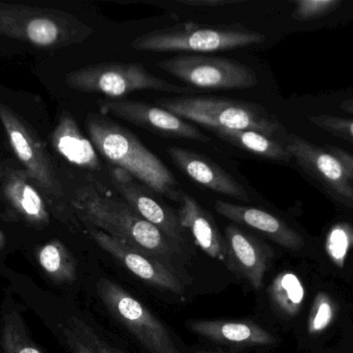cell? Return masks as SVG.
Wrapping results in <instances>:
<instances>
[{"instance_id":"277c9868","label":"cell","mask_w":353,"mask_h":353,"mask_svg":"<svg viewBox=\"0 0 353 353\" xmlns=\"http://www.w3.org/2000/svg\"><path fill=\"white\" fill-rule=\"evenodd\" d=\"M94 29L63 10L0 2V35L37 47L60 48L80 44Z\"/></svg>"},{"instance_id":"e0dca14e","label":"cell","mask_w":353,"mask_h":353,"mask_svg":"<svg viewBox=\"0 0 353 353\" xmlns=\"http://www.w3.org/2000/svg\"><path fill=\"white\" fill-rule=\"evenodd\" d=\"M188 327L195 335L223 345L250 347L277 343L271 333L250 321H195Z\"/></svg>"},{"instance_id":"5b68a950","label":"cell","mask_w":353,"mask_h":353,"mask_svg":"<svg viewBox=\"0 0 353 353\" xmlns=\"http://www.w3.org/2000/svg\"><path fill=\"white\" fill-rule=\"evenodd\" d=\"M157 105L179 117L203 124L205 128L255 131L271 138L281 130V124L265 108L250 102L218 97H163Z\"/></svg>"},{"instance_id":"30bf717a","label":"cell","mask_w":353,"mask_h":353,"mask_svg":"<svg viewBox=\"0 0 353 353\" xmlns=\"http://www.w3.org/2000/svg\"><path fill=\"white\" fill-rule=\"evenodd\" d=\"M99 105L103 113L117 116L161 136L203 143L210 141V137L196 126L159 106L130 99H109L99 102Z\"/></svg>"},{"instance_id":"d4e9b609","label":"cell","mask_w":353,"mask_h":353,"mask_svg":"<svg viewBox=\"0 0 353 353\" xmlns=\"http://www.w3.org/2000/svg\"><path fill=\"white\" fill-rule=\"evenodd\" d=\"M337 314V308L331 296L325 292H319L313 300L308 318V333L319 335L331 327Z\"/></svg>"},{"instance_id":"9a60e30c","label":"cell","mask_w":353,"mask_h":353,"mask_svg":"<svg viewBox=\"0 0 353 353\" xmlns=\"http://www.w3.org/2000/svg\"><path fill=\"white\" fill-rule=\"evenodd\" d=\"M167 151L176 167L196 184L223 196L250 201L246 189L210 158L180 146L168 147Z\"/></svg>"},{"instance_id":"3957f363","label":"cell","mask_w":353,"mask_h":353,"mask_svg":"<svg viewBox=\"0 0 353 353\" xmlns=\"http://www.w3.org/2000/svg\"><path fill=\"white\" fill-rule=\"evenodd\" d=\"M265 39L263 33L242 25L185 22L144 33L130 47L138 51L208 53L259 45Z\"/></svg>"},{"instance_id":"7c38bea8","label":"cell","mask_w":353,"mask_h":353,"mask_svg":"<svg viewBox=\"0 0 353 353\" xmlns=\"http://www.w3.org/2000/svg\"><path fill=\"white\" fill-rule=\"evenodd\" d=\"M89 236L97 242L99 248L117 259L130 273L143 281L175 294H182L183 286L180 280L159 259L113 238L101 230H91Z\"/></svg>"},{"instance_id":"ac0fdd59","label":"cell","mask_w":353,"mask_h":353,"mask_svg":"<svg viewBox=\"0 0 353 353\" xmlns=\"http://www.w3.org/2000/svg\"><path fill=\"white\" fill-rule=\"evenodd\" d=\"M26 171L12 170L4 176V196L17 213L27 223L37 228L49 225L50 215L39 193L29 182Z\"/></svg>"},{"instance_id":"83f0119b","label":"cell","mask_w":353,"mask_h":353,"mask_svg":"<svg viewBox=\"0 0 353 353\" xmlns=\"http://www.w3.org/2000/svg\"><path fill=\"white\" fill-rule=\"evenodd\" d=\"M309 120L317 128H323L330 134L353 144V120L333 115H319L313 116Z\"/></svg>"},{"instance_id":"d6986e66","label":"cell","mask_w":353,"mask_h":353,"mask_svg":"<svg viewBox=\"0 0 353 353\" xmlns=\"http://www.w3.org/2000/svg\"><path fill=\"white\" fill-rule=\"evenodd\" d=\"M52 145L70 163L89 170L101 169V161L91 140L83 135L76 120L62 112L51 136Z\"/></svg>"},{"instance_id":"ffe728a7","label":"cell","mask_w":353,"mask_h":353,"mask_svg":"<svg viewBox=\"0 0 353 353\" xmlns=\"http://www.w3.org/2000/svg\"><path fill=\"white\" fill-rule=\"evenodd\" d=\"M178 217L183 229L191 232L203 253L214 259L224 258L223 238L213 217L190 195L183 193Z\"/></svg>"},{"instance_id":"e575fe53","label":"cell","mask_w":353,"mask_h":353,"mask_svg":"<svg viewBox=\"0 0 353 353\" xmlns=\"http://www.w3.org/2000/svg\"><path fill=\"white\" fill-rule=\"evenodd\" d=\"M195 353H215V352H197Z\"/></svg>"},{"instance_id":"8fae6325","label":"cell","mask_w":353,"mask_h":353,"mask_svg":"<svg viewBox=\"0 0 353 353\" xmlns=\"http://www.w3.org/2000/svg\"><path fill=\"white\" fill-rule=\"evenodd\" d=\"M286 151L304 171L312 176L340 201L353 207V184L342 164L325 149L294 134H288Z\"/></svg>"},{"instance_id":"52a82bcc","label":"cell","mask_w":353,"mask_h":353,"mask_svg":"<svg viewBox=\"0 0 353 353\" xmlns=\"http://www.w3.org/2000/svg\"><path fill=\"white\" fill-rule=\"evenodd\" d=\"M97 289L110 314L149 352L180 353L165 325L119 284L103 278Z\"/></svg>"},{"instance_id":"d6a6232c","label":"cell","mask_w":353,"mask_h":353,"mask_svg":"<svg viewBox=\"0 0 353 353\" xmlns=\"http://www.w3.org/2000/svg\"><path fill=\"white\" fill-rule=\"evenodd\" d=\"M341 109L353 115V99L344 102L341 105Z\"/></svg>"},{"instance_id":"cb8c5ba5","label":"cell","mask_w":353,"mask_h":353,"mask_svg":"<svg viewBox=\"0 0 353 353\" xmlns=\"http://www.w3.org/2000/svg\"><path fill=\"white\" fill-rule=\"evenodd\" d=\"M0 335V343L6 353H43L29 337L24 321L17 311L6 313Z\"/></svg>"},{"instance_id":"484cf974","label":"cell","mask_w":353,"mask_h":353,"mask_svg":"<svg viewBox=\"0 0 353 353\" xmlns=\"http://www.w3.org/2000/svg\"><path fill=\"white\" fill-rule=\"evenodd\" d=\"M353 246V232L350 228L346 226H338L332 230L329 234L325 245L327 256L331 259L332 263L343 269L347 259L348 252Z\"/></svg>"},{"instance_id":"4fadbf2b","label":"cell","mask_w":353,"mask_h":353,"mask_svg":"<svg viewBox=\"0 0 353 353\" xmlns=\"http://www.w3.org/2000/svg\"><path fill=\"white\" fill-rule=\"evenodd\" d=\"M223 254L228 267L254 290L263 285L272 251L265 242L234 225L224 230Z\"/></svg>"},{"instance_id":"ba28073f","label":"cell","mask_w":353,"mask_h":353,"mask_svg":"<svg viewBox=\"0 0 353 353\" xmlns=\"http://www.w3.org/2000/svg\"><path fill=\"white\" fill-rule=\"evenodd\" d=\"M157 66L186 84L199 88L247 89L259 83L253 68L223 56L191 54L161 60Z\"/></svg>"},{"instance_id":"603a6c76","label":"cell","mask_w":353,"mask_h":353,"mask_svg":"<svg viewBox=\"0 0 353 353\" xmlns=\"http://www.w3.org/2000/svg\"><path fill=\"white\" fill-rule=\"evenodd\" d=\"M37 258L46 275L55 283L76 281V259L60 240H53L41 246L37 250Z\"/></svg>"},{"instance_id":"f1b7e54d","label":"cell","mask_w":353,"mask_h":353,"mask_svg":"<svg viewBox=\"0 0 353 353\" xmlns=\"http://www.w3.org/2000/svg\"><path fill=\"white\" fill-rule=\"evenodd\" d=\"M70 325H72V331L78 334L89 345L92 346L93 350L97 353H121L110 346L107 342L103 341L89 325L83 323L80 319L72 318L70 321Z\"/></svg>"},{"instance_id":"f546056e","label":"cell","mask_w":353,"mask_h":353,"mask_svg":"<svg viewBox=\"0 0 353 353\" xmlns=\"http://www.w3.org/2000/svg\"><path fill=\"white\" fill-rule=\"evenodd\" d=\"M66 342L72 350V353H97L93 350L92 346L89 345L84 339L80 337L74 331H65Z\"/></svg>"},{"instance_id":"9c48e42d","label":"cell","mask_w":353,"mask_h":353,"mask_svg":"<svg viewBox=\"0 0 353 353\" xmlns=\"http://www.w3.org/2000/svg\"><path fill=\"white\" fill-rule=\"evenodd\" d=\"M0 122L6 130L10 146L24 165L25 171L54 198L62 195L61 184L53 168L43 141L35 131L12 108L0 103Z\"/></svg>"},{"instance_id":"1f68e13d","label":"cell","mask_w":353,"mask_h":353,"mask_svg":"<svg viewBox=\"0 0 353 353\" xmlns=\"http://www.w3.org/2000/svg\"><path fill=\"white\" fill-rule=\"evenodd\" d=\"M238 0H184L180 3L189 6H223L228 4L239 3Z\"/></svg>"},{"instance_id":"2e32d148","label":"cell","mask_w":353,"mask_h":353,"mask_svg":"<svg viewBox=\"0 0 353 353\" xmlns=\"http://www.w3.org/2000/svg\"><path fill=\"white\" fill-rule=\"evenodd\" d=\"M214 209L222 217L234 223L252 228L284 248L300 251L304 247V238L298 232L294 231L279 218L263 209L234 204L220 199L214 202Z\"/></svg>"},{"instance_id":"6da1fadb","label":"cell","mask_w":353,"mask_h":353,"mask_svg":"<svg viewBox=\"0 0 353 353\" xmlns=\"http://www.w3.org/2000/svg\"><path fill=\"white\" fill-rule=\"evenodd\" d=\"M87 130L97 151L108 161L157 194L180 201L182 190L171 170L128 128L101 114H89Z\"/></svg>"},{"instance_id":"5bb4252c","label":"cell","mask_w":353,"mask_h":353,"mask_svg":"<svg viewBox=\"0 0 353 353\" xmlns=\"http://www.w3.org/2000/svg\"><path fill=\"white\" fill-rule=\"evenodd\" d=\"M112 180L125 202L137 213L175 242H184L183 228L176 215L165 203L157 200L152 191L136 182V178L120 168L112 171Z\"/></svg>"},{"instance_id":"44dd1931","label":"cell","mask_w":353,"mask_h":353,"mask_svg":"<svg viewBox=\"0 0 353 353\" xmlns=\"http://www.w3.org/2000/svg\"><path fill=\"white\" fill-rule=\"evenodd\" d=\"M207 128L228 144L263 159L278 162H290L292 160L284 145L255 131L232 130L217 126H209Z\"/></svg>"},{"instance_id":"836d02e7","label":"cell","mask_w":353,"mask_h":353,"mask_svg":"<svg viewBox=\"0 0 353 353\" xmlns=\"http://www.w3.org/2000/svg\"><path fill=\"white\" fill-rule=\"evenodd\" d=\"M4 245H6V238H4L3 234H2V232L0 231V250H1L2 248H3Z\"/></svg>"},{"instance_id":"4316f807","label":"cell","mask_w":353,"mask_h":353,"mask_svg":"<svg viewBox=\"0 0 353 353\" xmlns=\"http://www.w3.org/2000/svg\"><path fill=\"white\" fill-rule=\"evenodd\" d=\"M341 4L338 0H300L296 2L292 18L298 21H309L321 18Z\"/></svg>"},{"instance_id":"4dcf8cb0","label":"cell","mask_w":353,"mask_h":353,"mask_svg":"<svg viewBox=\"0 0 353 353\" xmlns=\"http://www.w3.org/2000/svg\"><path fill=\"white\" fill-rule=\"evenodd\" d=\"M325 149L331 153L332 155L336 158L340 163L343 166L345 169L346 173H347L350 180H353V155H350L347 151L344 149H340V147L330 146L327 145Z\"/></svg>"},{"instance_id":"7402d4cb","label":"cell","mask_w":353,"mask_h":353,"mask_svg":"<svg viewBox=\"0 0 353 353\" xmlns=\"http://www.w3.org/2000/svg\"><path fill=\"white\" fill-rule=\"evenodd\" d=\"M268 294L275 312L280 316L292 318L302 309L305 288L298 276L283 271L276 276L268 289Z\"/></svg>"},{"instance_id":"8992f818","label":"cell","mask_w":353,"mask_h":353,"mask_svg":"<svg viewBox=\"0 0 353 353\" xmlns=\"http://www.w3.org/2000/svg\"><path fill=\"white\" fill-rule=\"evenodd\" d=\"M65 82L82 93H101L120 97L140 90L163 91L186 95L190 87L180 86L151 74L145 66L134 62H105L68 73Z\"/></svg>"},{"instance_id":"7a4b0ae2","label":"cell","mask_w":353,"mask_h":353,"mask_svg":"<svg viewBox=\"0 0 353 353\" xmlns=\"http://www.w3.org/2000/svg\"><path fill=\"white\" fill-rule=\"evenodd\" d=\"M74 204L89 223L154 258L169 256L173 250L167 236L128 203L103 196L92 186L82 189Z\"/></svg>"}]
</instances>
